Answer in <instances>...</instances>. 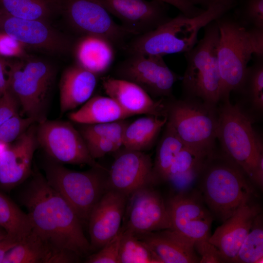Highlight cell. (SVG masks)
<instances>
[{
  "instance_id": "c3c4849f",
  "label": "cell",
  "mask_w": 263,
  "mask_h": 263,
  "mask_svg": "<svg viewBox=\"0 0 263 263\" xmlns=\"http://www.w3.org/2000/svg\"><path fill=\"white\" fill-rule=\"evenodd\" d=\"M7 144H4L0 141V153L7 147Z\"/></svg>"
},
{
  "instance_id": "f35d334b",
  "label": "cell",
  "mask_w": 263,
  "mask_h": 263,
  "mask_svg": "<svg viewBox=\"0 0 263 263\" xmlns=\"http://www.w3.org/2000/svg\"><path fill=\"white\" fill-rule=\"evenodd\" d=\"M25 46L10 35L0 32V56L19 57L25 55Z\"/></svg>"
},
{
  "instance_id": "4dcf8cb0",
  "label": "cell",
  "mask_w": 263,
  "mask_h": 263,
  "mask_svg": "<svg viewBox=\"0 0 263 263\" xmlns=\"http://www.w3.org/2000/svg\"><path fill=\"white\" fill-rule=\"evenodd\" d=\"M0 226L18 242L32 230L30 219L16 204L0 191Z\"/></svg>"
},
{
  "instance_id": "5b68a950",
  "label": "cell",
  "mask_w": 263,
  "mask_h": 263,
  "mask_svg": "<svg viewBox=\"0 0 263 263\" xmlns=\"http://www.w3.org/2000/svg\"><path fill=\"white\" fill-rule=\"evenodd\" d=\"M218 139L221 151L236 164L253 183L263 145L252 127L250 115L230 99L218 104Z\"/></svg>"
},
{
  "instance_id": "277c9868",
  "label": "cell",
  "mask_w": 263,
  "mask_h": 263,
  "mask_svg": "<svg viewBox=\"0 0 263 263\" xmlns=\"http://www.w3.org/2000/svg\"><path fill=\"white\" fill-rule=\"evenodd\" d=\"M230 9L222 5L211 6L193 17L181 13L155 29L140 35L129 44L131 55H155L186 53L198 41L200 30Z\"/></svg>"
},
{
  "instance_id": "8992f818",
  "label": "cell",
  "mask_w": 263,
  "mask_h": 263,
  "mask_svg": "<svg viewBox=\"0 0 263 263\" xmlns=\"http://www.w3.org/2000/svg\"><path fill=\"white\" fill-rule=\"evenodd\" d=\"M204 29L203 37L185 53L187 66L182 89L185 96L218 105L221 81L217 58L220 31L216 20Z\"/></svg>"
},
{
  "instance_id": "d6a6232c",
  "label": "cell",
  "mask_w": 263,
  "mask_h": 263,
  "mask_svg": "<svg viewBox=\"0 0 263 263\" xmlns=\"http://www.w3.org/2000/svg\"><path fill=\"white\" fill-rule=\"evenodd\" d=\"M122 228L120 263H162L144 241L131 232Z\"/></svg>"
},
{
  "instance_id": "44dd1931",
  "label": "cell",
  "mask_w": 263,
  "mask_h": 263,
  "mask_svg": "<svg viewBox=\"0 0 263 263\" xmlns=\"http://www.w3.org/2000/svg\"><path fill=\"white\" fill-rule=\"evenodd\" d=\"M102 86L108 96L132 116L144 114L167 116L166 100L155 101L142 88L131 81L112 77H104Z\"/></svg>"
},
{
  "instance_id": "ac0fdd59",
  "label": "cell",
  "mask_w": 263,
  "mask_h": 263,
  "mask_svg": "<svg viewBox=\"0 0 263 263\" xmlns=\"http://www.w3.org/2000/svg\"><path fill=\"white\" fill-rule=\"evenodd\" d=\"M36 124L0 153V188L10 190L32 174L33 158L38 146Z\"/></svg>"
},
{
  "instance_id": "603a6c76",
  "label": "cell",
  "mask_w": 263,
  "mask_h": 263,
  "mask_svg": "<svg viewBox=\"0 0 263 263\" xmlns=\"http://www.w3.org/2000/svg\"><path fill=\"white\" fill-rule=\"evenodd\" d=\"M78 259L54 247L32 230L7 252L2 263H70Z\"/></svg>"
},
{
  "instance_id": "ba28073f",
  "label": "cell",
  "mask_w": 263,
  "mask_h": 263,
  "mask_svg": "<svg viewBox=\"0 0 263 263\" xmlns=\"http://www.w3.org/2000/svg\"><path fill=\"white\" fill-rule=\"evenodd\" d=\"M43 168L48 183L68 203L82 225L88 223L92 210L106 190L103 172L108 171L95 168L75 171L50 158Z\"/></svg>"
},
{
  "instance_id": "52a82bcc",
  "label": "cell",
  "mask_w": 263,
  "mask_h": 263,
  "mask_svg": "<svg viewBox=\"0 0 263 263\" xmlns=\"http://www.w3.org/2000/svg\"><path fill=\"white\" fill-rule=\"evenodd\" d=\"M166 100L168 121L185 146L210 154L215 150L218 128V105L185 96Z\"/></svg>"
},
{
  "instance_id": "8d00e7d4",
  "label": "cell",
  "mask_w": 263,
  "mask_h": 263,
  "mask_svg": "<svg viewBox=\"0 0 263 263\" xmlns=\"http://www.w3.org/2000/svg\"><path fill=\"white\" fill-rule=\"evenodd\" d=\"M238 16L244 25L263 29V0H244Z\"/></svg>"
},
{
  "instance_id": "7c38bea8",
  "label": "cell",
  "mask_w": 263,
  "mask_h": 263,
  "mask_svg": "<svg viewBox=\"0 0 263 263\" xmlns=\"http://www.w3.org/2000/svg\"><path fill=\"white\" fill-rule=\"evenodd\" d=\"M119 78L133 82L145 91L151 97L172 96L174 84L181 77L171 70L163 56L155 55H131L117 68Z\"/></svg>"
},
{
  "instance_id": "d6986e66",
  "label": "cell",
  "mask_w": 263,
  "mask_h": 263,
  "mask_svg": "<svg viewBox=\"0 0 263 263\" xmlns=\"http://www.w3.org/2000/svg\"><path fill=\"white\" fill-rule=\"evenodd\" d=\"M128 197L106 190L90 214L89 231L91 250H98L120 231Z\"/></svg>"
},
{
  "instance_id": "7dc6e473",
  "label": "cell",
  "mask_w": 263,
  "mask_h": 263,
  "mask_svg": "<svg viewBox=\"0 0 263 263\" xmlns=\"http://www.w3.org/2000/svg\"><path fill=\"white\" fill-rule=\"evenodd\" d=\"M7 237L8 236L5 231L0 226V240L4 239Z\"/></svg>"
},
{
  "instance_id": "b9f144b4",
  "label": "cell",
  "mask_w": 263,
  "mask_h": 263,
  "mask_svg": "<svg viewBox=\"0 0 263 263\" xmlns=\"http://www.w3.org/2000/svg\"><path fill=\"white\" fill-rule=\"evenodd\" d=\"M194 247L201 258L200 263H223L219 252L208 241L196 242Z\"/></svg>"
},
{
  "instance_id": "e0dca14e",
  "label": "cell",
  "mask_w": 263,
  "mask_h": 263,
  "mask_svg": "<svg viewBox=\"0 0 263 263\" xmlns=\"http://www.w3.org/2000/svg\"><path fill=\"white\" fill-rule=\"evenodd\" d=\"M119 19L131 35L151 31L169 20L164 2L158 0H99Z\"/></svg>"
},
{
  "instance_id": "6da1fadb",
  "label": "cell",
  "mask_w": 263,
  "mask_h": 263,
  "mask_svg": "<svg viewBox=\"0 0 263 263\" xmlns=\"http://www.w3.org/2000/svg\"><path fill=\"white\" fill-rule=\"evenodd\" d=\"M32 225V231L61 251L77 258L91 251L82 224L73 209L38 171L23 186L19 195Z\"/></svg>"
},
{
  "instance_id": "f6af8a7d",
  "label": "cell",
  "mask_w": 263,
  "mask_h": 263,
  "mask_svg": "<svg viewBox=\"0 0 263 263\" xmlns=\"http://www.w3.org/2000/svg\"><path fill=\"white\" fill-rule=\"evenodd\" d=\"M4 57L0 56V92L3 93L7 89V77H5L7 74V66L8 63L5 61Z\"/></svg>"
},
{
  "instance_id": "8fae6325",
  "label": "cell",
  "mask_w": 263,
  "mask_h": 263,
  "mask_svg": "<svg viewBox=\"0 0 263 263\" xmlns=\"http://www.w3.org/2000/svg\"><path fill=\"white\" fill-rule=\"evenodd\" d=\"M59 8L71 26L83 35L101 37L116 45L131 35L99 0H59Z\"/></svg>"
},
{
  "instance_id": "d590c367",
  "label": "cell",
  "mask_w": 263,
  "mask_h": 263,
  "mask_svg": "<svg viewBox=\"0 0 263 263\" xmlns=\"http://www.w3.org/2000/svg\"><path fill=\"white\" fill-rule=\"evenodd\" d=\"M34 123L37 122L32 117L15 114L0 126V141L7 145L14 142Z\"/></svg>"
},
{
  "instance_id": "681fc988",
  "label": "cell",
  "mask_w": 263,
  "mask_h": 263,
  "mask_svg": "<svg viewBox=\"0 0 263 263\" xmlns=\"http://www.w3.org/2000/svg\"><path fill=\"white\" fill-rule=\"evenodd\" d=\"M3 246V244L0 241V249Z\"/></svg>"
},
{
  "instance_id": "9c48e42d",
  "label": "cell",
  "mask_w": 263,
  "mask_h": 263,
  "mask_svg": "<svg viewBox=\"0 0 263 263\" xmlns=\"http://www.w3.org/2000/svg\"><path fill=\"white\" fill-rule=\"evenodd\" d=\"M8 66L7 89L18 99L24 113L35 119L37 123L46 120L55 69L48 62L39 60Z\"/></svg>"
},
{
  "instance_id": "30bf717a",
  "label": "cell",
  "mask_w": 263,
  "mask_h": 263,
  "mask_svg": "<svg viewBox=\"0 0 263 263\" xmlns=\"http://www.w3.org/2000/svg\"><path fill=\"white\" fill-rule=\"evenodd\" d=\"M38 124V146L49 158L61 164L87 165L108 171L91 156L84 139L71 123L46 119Z\"/></svg>"
},
{
  "instance_id": "f1b7e54d",
  "label": "cell",
  "mask_w": 263,
  "mask_h": 263,
  "mask_svg": "<svg viewBox=\"0 0 263 263\" xmlns=\"http://www.w3.org/2000/svg\"><path fill=\"white\" fill-rule=\"evenodd\" d=\"M158 145L153 164L154 183L165 182L175 158L185 147L171 124L167 121Z\"/></svg>"
},
{
  "instance_id": "d4e9b609",
  "label": "cell",
  "mask_w": 263,
  "mask_h": 263,
  "mask_svg": "<svg viewBox=\"0 0 263 263\" xmlns=\"http://www.w3.org/2000/svg\"><path fill=\"white\" fill-rule=\"evenodd\" d=\"M76 64L99 75L106 72L114 56L113 44L107 39L95 35H83L74 48Z\"/></svg>"
},
{
  "instance_id": "5bb4252c",
  "label": "cell",
  "mask_w": 263,
  "mask_h": 263,
  "mask_svg": "<svg viewBox=\"0 0 263 263\" xmlns=\"http://www.w3.org/2000/svg\"><path fill=\"white\" fill-rule=\"evenodd\" d=\"M108 172L106 190L117 191L128 197L155 184L151 157L143 151L124 148L117 153Z\"/></svg>"
},
{
  "instance_id": "7bdbcfd3",
  "label": "cell",
  "mask_w": 263,
  "mask_h": 263,
  "mask_svg": "<svg viewBox=\"0 0 263 263\" xmlns=\"http://www.w3.org/2000/svg\"><path fill=\"white\" fill-rule=\"evenodd\" d=\"M164 3L169 4L179 10L181 13L189 17H195L204 11L205 9H200L188 0H158Z\"/></svg>"
},
{
  "instance_id": "836d02e7",
  "label": "cell",
  "mask_w": 263,
  "mask_h": 263,
  "mask_svg": "<svg viewBox=\"0 0 263 263\" xmlns=\"http://www.w3.org/2000/svg\"><path fill=\"white\" fill-rule=\"evenodd\" d=\"M263 259V226L261 213L256 217L237 254L236 263H261Z\"/></svg>"
},
{
  "instance_id": "4fadbf2b",
  "label": "cell",
  "mask_w": 263,
  "mask_h": 263,
  "mask_svg": "<svg viewBox=\"0 0 263 263\" xmlns=\"http://www.w3.org/2000/svg\"><path fill=\"white\" fill-rule=\"evenodd\" d=\"M173 230L195 243L208 241L213 216L195 188L177 193L166 203Z\"/></svg>"
},
{
  "instance_id": "e575fe53",
  "label": "cell",
  "mask_w": 263,
  "mask_h": 263,
  "mask_svg": "<svg viewBox=\"0 0 263 263\" xmlns=\"http://www.w3.org/2000/svg\"><path fill=\"white\" fill-rule=\"evenodd\" d=\"M129 122L125 120L91 124H81L79 132L85 140L97 138L111 139L122 146L123 134Z\"/></svg>"
},
{
  "instance_id": "60d3db41",
  "label": "cell",
  "mask_w": 263,
  "mask_h": 263,
  "mask_svg": "<svg viewBox=\"0 0 263 263\" xmlns=\"http://www.w3.org/2000/svg\"><path fill=\"white\" fill-rule=\"evenodd\" d=\"M19 106L16 96L9 89H7L0 98V126L19 113Z\"/></svg>"
},
{
  "instance_id": "4316f807",
  "label": "cell",
  "mask_w": 263,
  "mask_h": 263,
  "mask_svg": "<svg viewBox=\"0 0 263 263\" xmlns=\"http://www.w3.org/2000/svg\"><path fill=\"white\" fill-rule=\"evenodd\" d=\"M131 116L113 98L100 95L90 98L79 109L69 114L71 121L79 124L113 122Z\"/></svg>"
},
{
  "instance_id": "7a4b0ae2",
  "label": "cell",
  "mask_w": 263,
  "mask_h": 263,
  "mask_svg": "<svg viewBox=\"0 0 263 263\" xmlns=\"http://www.w3.org/2000/svg\"><path fill=\"white\" fill-rule=\"evenodd\" d=\"M251 181L222 151L207 159L197 184L198 190L213 216L224 222L254 195Z\"/></svg>"
},
{
  "instance_id": "484cf974",
  "label": "cell",
  "mask_w": 263,
  "mask_h": 263,
  "mask_svg": "<svg viewBox=\"0 0 263 263\" xmlns=\"http://www.w3.org/2000/svg\"><path fill=\"white\" fill-rule=\"evenodd\" d=\"M210 154L185 146L171 165L165 182L169 184L176 194L194 189L205 163Z\"/></svg>"
},
{
  "instance_id": "ee69618b",
  "label": "cell",
  "mask_w": 263,
  "mask_h": 263,
  "mask_svg": "<svg viewBox=\"0 0 263 263\" xmlns=\"http://www.w3.org/2000/svg\"><path fill=\"white\" fill-rule=\"evenodd\" d=\"M193 5H200L206 8L215 5H222L230 9L232 8L240 0H188Z\"/></svg>"
},
{
  "instance_id": "f907efd6",
  "label": "cell",
  "mask_w": 263,
  "mask_h": 263,
  "mask_svg": "<svg viewBox=\"0 0 263 263\" xmlns=\"http://www.w3.org/2000/svg\"><path fill=\"white\" fill-rule=\"evenodd\" d=\"M2 93L1 92H0V97H1V95H2Z\"/></svg>"
},
{
  "instance_id": "2e32d148",
  "label": "cell",
  "mask_w": 263,
  "mask_h": 263,
  "mask_svg": "<svg viewBox=\"0 0 263 263\" xmlns=\"http://www.w3.org/2000/svg\"><path fill=\"white\" fill-rule=\"evenodd\" d=\"M151 186L139 189L128 197L127 221L126 226L122 227L124 229L138 235L171 228L166 204Z\"/></svg>"
},
{
  "instance_id": "83f0119b",
  "label": "cell",
  "mask_w": 263,
  "mask_h": 263,
  "mask_svg": "<svg viewBox=\"0 0 263 263\" xmlns=\"http://www.w3.org/2000/svg\"><path fill=\"white\" fill-rule=\"evenodd\" d=\"M167 121V117L147 115L129 123L124 132L122 146L139 151L150 150Z\"/></svg>"
},
{
  "instance_id": "f546056e",
  "label": "cell",
  "mask_w": 263,
  "mask_h": 263,
  "mask_svg": "<svg viewBox=\"0 0 263 263\" xmlns=\"http://www.w3.org/2000/svg\"><path fill=\"white\" fill-rule=\"evenodd\" d=\"M0 11L20 19L48 21L59 11V0H0Z\"/></svg>"
},
{
  "instance_id": "ab89813d",
  "label": "cell",
  "mask_w": 263,
  "mask_h": 263,
  "mask_svg": "<svg viewBox=\"0 0 263 263\" xmlns=\"http://www.w3.org/2000/svg\"><path fill=\"white\" fill-rule=\"evenodd\" d=\"M91 156L94 159L106 154L115 152L121 147L113 140L104 138H97L85 140Z\"/></svg>"
},
{
  "instance_id": "3957f363",
  "label": "cell",
  "mask_w": 263,
  "mask_h": 263,
  "mask_svg": "<svg viewBox=\"0 0 263 263\" xmlns=\"http://www.w3.org/2000/svg\"><path fill=\"white\" fill-rule=\"evenodd\" d=\"M225 14L216 19L220 31L219 102L230 99L232 92H239L252 57L263 56V29L247 27Z\"/></svg>"
},
{
  "instance_id": "74e56055",
  "label": "cell",
  "mask_w": 263,
  "mask_h": 263,
  "mask_svg": "<svg viewBox=\"0 0 263 263\" xmlns=\"http://www.w3.org/2000/svg\"><path fill=\"white\" fill-rule=\"evenodd\" d=\"M123 232L121 228L119 232L98 251L88 256L85 261L87 263H120L119 251L120 242Z\"/></svg>"
},
{
  "instance_id": "1f68e13d",
  "label": "cell",
  "mask_w": 263,
  "mask_h": 263,
  "mask_svg": "<svg viewBox=\"0 0 263 263\" xmlns=\"http://www.w3.org/2000/svg\"><path fill=\"white\" fill-rule=\"evenodd\" d=\"M253 64L248 66L243 85L239 91L251 110L261 114L263 112V56H254Z\"/></svg>"
},
{
  "instance_id": "ffe728a7",
  "label": "cell",
  "mask_w": 263,
  "mask_h": 263,
  "mask_svg": "<svg viewBox=\"0 0 263 263\" xmlns=\"http://www.w3.org/2000/svg\"><path fill=\"white\" fill-rule=\"evenodd\" d=\"M260 207L250 201L241 207L218 227L208 241L218 250L223 263H234L238 251L256 217Z\"/></svg>"
},
{
  "instance_id": "9a60e30c",
  "label": "cell",
  "mask_w": 263,
  "mask_h": 263,
  "mask_svg": "<svg viewBox=\"0 0 263 263\" xmlns=\"http://www.w3.org/2000/svg\"><path fill=\"white\" fill-rule=\"evenodd\" d=\"M0 32L13 37L25 46L51 53L64 54L71 46L69 39L47 21L20 19L1 11Z\"/></svg>"
},
{
  "instance_id": "cb8c5ba5",
  "label": "cell",
  "mask_w": 263,
  "mask_h": 263,
  "mask_svg": "<svg viewBox=\"0 0 263 263\" xmlns=\"http://www.w3.org/2000/svg\"><path fill=\"white\" fill-rule=\"evenodd\" d=\"M97 84V75L77 64L66 68L59 82L60 109L62 113L85 103Z\"/></svg>"
},
{
  "instance_id": "bcb514c9",
  "label": "cell",
  "mask_w": 263,
  "mask_h": 263,
  "mask_svg": "<svg viewBox=\"0 0 263 263\" xmlns=\"http://www.w3.org/2000/svg\"><path fill=\"white\" fill-rule=\"evenodd\" d=\"M253 183L259 186L261 188L263 187V154H262L259 159V160L255 170Z\"/></svg>"
},
{
  "instance_id": "7402d4cb",
  "label": "cell",
  "mask_w": 263,
  "mask_h": 263,
  "mask_svg": "<svg viewBox=\"0 0 263 263\" xmlns=\"http://www.w3.org/2000/svg\"><path fill=\"white\" fill-rule=\"evenodd\" d=\"M136 235L149 245L162 263H200L194 241L171 228Z\"/></svg>"
}]
</instances>
